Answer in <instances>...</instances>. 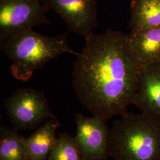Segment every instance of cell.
I'll use <instances>...</instances> for the list:
<instances>
[{"mask_svg":"<svg viewBox=\"0 0 160 160\" xmlns=\"http://www.w3.org/2000/svg\"><path fill=\"white\" fill-rule=\"evenodd\" d=\"M6 113L17 130L37 129L45 121L57 118L45 94L33 88L18 89L5 101Z\"/></svg>","mask_w":160,"mask_h":160,"instance_id":"cell-4","label":"cell"},{"mask_svg":"<svg viewBox=\"0 0 160 160\" xmlns=\"http://www.w3.org/2000/svg\"><path fill=\"white\" fill-rule=\"evenodd\" d=\"M85 41L73 65L77 96L94 116L108 120L124 114L133 103L139 75L128 35L109 29Z\"/></svg>","mask_w":160,"mask_h":160,"instance_id":"cell-1","label":"cell"},{"mask_svg":"<svg viewBox=\"0 0 160 160\" xmlns=\"http://www.w3.org/2000/svg\"><path fill=\"white\" fill-rule=\"evenodd\" d=\"M127 35L139 71L160 62V27L131 31Z\"/></svg>","mask_w":160,"mask_h":160,"instance_id":"cell-9","label":"cell"},{"mask_svg":"<svg viewBox=\"0 0 160 160\" xmlns=\"http://www.w3.org/2000/svg\"><path fill=\"white\" fill-rule=\"evenodd\" d=\"M133 104L141 112L160 120V62L149 65L139 71Z\"/></svg>","mask_w":160,"mask_h":160,"instance_id":"cell-8","label":"cell"},{"mask_svg":"<svg viewBox=\"0 0 160 160\" xmlns=\"http://www.w3.org/2000/svg\"><path fill=\"white\" fill-rule=\"evenodd\" d=\"M1 49L12 61L10 72L17 80L28 81L34 71L60 55L69 53L77 56L69 46L67 33L50 37L33 29L12 35L0 42Z\"/></svg>","mask_w":160,"mask_h":160,"instance_id":"cell-3","label":"cell"},{"mask_svg":"<svg viewBox=\"0 0 160 160\" xmlns=\"http://www.w3.org/2000/svg\"><path fill=\"white\" fill-rule=\"evenodd\" d=\"M110 129L112 160H160V120L141 112H126Z\"/></svg>","mask_w":160,"mask_h":160,"instance_id":"cell-2","label":"cell"},{"mask_svg":"<svg viewBox=\"0 0 160 160\" xmlns=\"http://www.w3.org/2000/svg\"><path fill=\"white\" fill-rule=\"evenodd\" d=\"M107 120L94 115L87 118L75 114V139L83 160H108L110 129Z\"/></svg>","mask_w":160,"mask_h":160,"instance_id":"cell-6","label":"cell"},{"mask_svg":"<svg viewBox=\"0 0 160 160\" xmlns=\"http://www.w3.org/2000/svg\"><path fill=\"white\" fill-rule=\"evenodd\" d=\"M129 27L131 31L160 27V0H132Z\"/></svg>","mask_w":160,"mask_h":160,"instance_id":"cell-11","label":"cell"},{"mask_svg":"<svg viewBox=\"0 0 160 160\" xmlns=\"http://www.w3.org/2000/svg\"><path fill=\"white\" fill-rule=\"evenodd\" d=\"M24 138L16 128H0V160H27Z\"/></svg>","mask_w":160,"mask_h":160,"instance_id":"cell-12","label":"cell"},{"mask_svg":"<svg viewBox=\"0 0 160 160\" xmlns=\"http://www.w3.org/2000/svg\"><path fill=\"white\" fill-rule=\"evenodd\" d=\"M46 8L57 12L67 25L68 32L84 37L94 33L98 25L97 0H40Z\"/></svg>","mask_w":160,"mask_h":160,"instance_id":"cell-7","label":"cell"},{"mask_svg":"<svg viewBox=\"0 0 160 160\" xmlns=\"http://www.w3.org/2000/svg\"><path fill=\"white\" fill-rule=\"evenodd\" d=\"M48 160H83L75 137L67 133H59Z\"/></svg>","mask_w":160,"mask_h":160,"instance_id":"cell-13","label":"cell"},{"mask_svg":"<svg viewBox=\"0 0 160 160\" xmlns=\"http://www.w3.org/2000/svg\"><path fill=\"white\" fill-rule=\"evenodd\" d=\"M48 11L40 0H0V42L49 23Z\"/></svg>","mask_w":160,"mask_h":160,"instance_id":"cell-5","label":"cell"},{"mask_svg":"<svg viewBox=\"0 0 160 160\" xmlns=\"http://www.w3.org/2000/svg\"><path fill=\"white\" fill-rule=\"evenodd\" d=\"M61 125L57 118L47 120L39 126L24 143L26 149L27 160H46L57 137L56 132Z\"/></svg>","mask_w":160,"mask_h":160,"instance_id":"cell-10","label":"cell"}]
</instances>
